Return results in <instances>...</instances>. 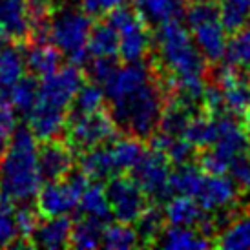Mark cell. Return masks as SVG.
Listing matches in <instances>:
<instances>
[{"instance_id": "obj_34", "label": "cell", "mask_w": 250, "mask_h": 250, "mask_svg": "<svg viewBox=\"0 0 250 250\" xmlns=\"http://www.w3.org/2000/svg\"><path fill=\"white\" fill-rule=\"evenodd\" d=\"M106 103V93L104 88L97 83H86L84 81L83 86L79 88L77 95L73 97L70 111L75 113H90V111L103 110Z\"/></svg>"}, {"instance_id": "obj_21", "label": "cell", "mask_w": 250, "mask_h": 250, "mask_svg": "<svg viewBox=\"0 0 250 250\" xmlns=\"http://www.w3.org/2000/svg\"><path fill=\"white\" fill-rule=\"evenodd\" d=\"M133 9L145 24L161 26L183 15V0H133Z\"/></svg>"}, {"instance_id": "obj_7", "label": "cell", "mask_w": 250, "mask_h": 250, "mask_svg": "<svg viewBox=\"0 0 250 250\" xmlns=\"http://www.w3.org/2000/svg\"><path fill=\"white\" fill-rule=\"evenodd\" d=\"M64 132H66V143L71 146V150L83 153L95 146L110 143L115 137L117 125L110 111H106L104 108L90 113L68 111Z\"/></svg>"}, {"instance_id": "obj_46", "label": "cell", "mask_w": 250, "mask_h": 250, "mask_svg": "<svg viewBox=\"0 0 250 250\" xmlns=\"http://www.w3.org/2000/svg\"><path fill=\"white\" fill-rule=\"evenodd\" d=\"M4 41H6V35H4V31L0 29V48L4 46Z\"/></svg>"}, {"instance_id": "obj_42", "label": "cell", "mask_w": 250, "mask_h": 250, "mask_svg": "<svg viewBox=\"0 0 250 250\" xmlns=\"http://www.w3.org/2000/svg\"><path fill=\"white\" fill-rule=\"evenodd\" d=\"M123 0H81V11L90 19H106Z\"/></svg>"}, {"instance_id": "obj_35", "label": "cell", "mask_w": 250, "mask_h": 250, "mask_svg": "<svg viewBox=\"0 0 250 250\" xmlns=\"http://www.w3.org/2000/svg\"><path fill=\"white\" fill-rule=\"evenodd\" d=\"M183 137L194 148L207 150L208 146H212L215 139V119L203 117V115L194 117L192 115V119L188 121L187 128H185Z\"/></svg>"}, {"instance_id": "obj_1", "label": "cell", "mask_w": 250, "mask_h": 250, "mask_svg": "<svg viewBox=\"0 0 250 250\" xmlns=\"http://www.w3.org/2000/svg\"><path fill=\"white\" fill-rule=\"evenodd\" d=\"M153 41L159 51V61L168 71L181 101L190 106L195 101H201L203 90L207 86V64L190 31L179 21H170L157 26Z\"/></svg>"}, {"instance_id": "obj_29", "label": "cell", "mask_w": 250, "mask_h": 250, "mask_svg": "<svg viewBox=\"0 0 250 250\" xmlns=\"http://www.w3.org/2000/svg\"><path fill=\"white\" fill-rule=\"evenodd\" d=\"M6 93L9 104L13 106L15 111L28 115L29 111L33 110V106L37 103V95H39V83L37 77L33 75H24L21 77L17 83L9 88Z\"/></svg>"}, {"instance_id": "obj_28", "label": "cell", "mask_w": 250, "mask_h": 250, "mask_svg": "<svg viewBox=\"0 0 250 250\" xmlns=\"http://www.w3.org/2000/svg\"><path fill=\"white\" fill-rule=\"evenodd\" d=\"M88 53L91 57H119V33L110 22H101L91 28Z\"/></svg>"}, {"instance_id": "obj_41", "label": "cell", "mask_w": 250, "mask_h": 250, "mask_svg": "<svg viewBox=\"0 0 250 250\" xmlns=\"http://www.w3.org/2000/svg\"><path fill=\"white\" fill-rule=\"evenodd\" d=\"M119 64L113 57H93V62L90 66V79L93 83L104 86V83L113 75Z\"/></svg>"}, {"instance_id": "obj_15", "label": "cell", "mask_w": 250, "mask_h": 250, "mask_svg": "<svg viewBox=\"0 0 250 250\" xmlns=\"http://www.w3.org/2000/svg\"><path fill=\"white\" fill-rule=\"evenodd\" d=\"M0 29L15 44H28L31 41L28 0H0Z\"/></svg>"}, {"instance_id": "obj_19", "label": "cell", "mask_w": 250, "mask_h": 250, "mask_svg": "<svg viewBox=\"0 0 250 250\" xmlns=\"http://www.w3.org/2000/svg\"><path fill=\"white\" fill-rule=\"evenodd\" d=\"M71 219L68 215H55V217H44L39 221L35 232L31 236V249H64L70 243Z\"/></svg>"}, {"instance_id": "obj_45", "label": "cell", "mask_w": 250, "mask_h": 250, "mask_svg": "<svg viewBox=\"0 0 250 250\" xmlns=\"http://www.w3.org/2000/svg\"><path fill=\"white\" fill-rule=\"evenodd\" d=\"M243 130H245V133H247V137H249V141H250V110L245 113V125H243Z\"/></svg>"}, {"instance_id": "obj_4", "label": "cell", "mask_w": 250, "mask_h": 250, "mask_svg": "<svg viewBox=\"0 0 250 250\" xmlns=\"http://www.w3.org/2000/svg\"><path fill=\"white\" fill-rule=\"evenodd\" d=\"M187 26L194 44L201 51L205 61L219 62L227 53V29L219 21L214 0H194L185 13Z\"/></svg>"}, {"instance_id": "obj_43", "label": "cell", "mask_w": 250, "mask_h": 250, "mask_svg": "<svg viewBox=\"0 0 250 250\" xmlns=\"http://www.w3.org/2000/svg\"><path fill=\"white\" fill-rule=\"evenodd\" d=\"M17 239H19V232L15 225L13 210H6L0 207V249L15 247Z\"/></svg>"}, {"instance_id": "obj_38", "label": "cell", "mask_w": 250, "mask_h": 250, "mask_svg": "<svg viewBox=\"0 0 250 250\" xmlns=\"http://www.w3.org/2000/svg\"><path fill=\"white\" fill-rule=\"evenodd\" d=\"M137 234L143 243H152L155 237L161 236L163 232V223H165V214L161 210L153 208V207H146L145 212L139 215L137 219Z\"/></svg>"}, {"instance_id": "obj_8", "label": "cell", "mask_w": 250, "mask_h": 250, "mask_svg": "<svg viewBox=\"0 0 250 250\" xmlns=\"http://www.w3.org/2000/svg\"><path fill=\"white\" fill-rule=\"evenodd\" d=\"M90 179L79 170L71 172L66 179L48 181L44 187L39 188L35 195V208L41 217H55L68 215L71 210L79 207V199L83 190L88 187Z\"/></svg>"}, {"instance_id": "obj_44", "label": "cell", "mask_w": 250, "mask_h": 250, "mask_svg": "<svg viewBox=\"0 0 250 250\" xmlns=\"http://www.w3.org/2000/svg\"><path fill=\"white\" fill-rule=\"evenodd\" d=\"M201 101L210 113H217L219 115L225 110V99H223V91L219 86H205Z\"/></svg>"}, {"instance_id": "obj_14", "label": "cell", "mask_w": 250, "mask_h": 250, "mask_svg": "<svg viewBox=\"0 0 250 250\" xmlns=\"http://www.w3.org/2000/svg\"><path fill=\"white\" fill-rule=\"evenodd\" d=\"M239 188L227 174H205L199 192L194 199L205 212H223L237 199Z\"/></svg>"}, {"instance_id": "obj_39", "label": "cell", "mask_w": 250, "mask_h": 250, "mask_svg": "<svg viewBox=\"0 0 250 250\" xmlns=\"http://www.w3.org/2000/svg\"><path fill=\"white\" fill-rule=\"evenodd\" d=\"M15 128H17V119H15L13 106L9 104L6 93L0 91V159L7 152Z\"/></svg>"}, {"instance_id": "obj_36", "label": "cell", "mask_w": 250, "mask_h": 250, "mask_svg": "<svg viewBox=\"0 0 250 250\" xmlns=\"http://www.w3.org/2000/svg\"><path fill=\"white\" fill-rule=\"evenodd\" d=\"M225 57L236 68H250V24L234 33L227 44Z\"/></svg>"}, {"instance_id": "obj_26", "label": "cell", "mask_w": 250, "mask_h": 250, "mask_svg": "<svg viewBox=\"0 0 250 250\" xmlns=\"http://www.w3.org/2000/svg\"><path fill=\"white\" fill-rule=\"evenodd\" d=\"M79 168L86 177L90 181H101L110 179V175L115 172L113 170V165H111L110 153H108V148L104 145L95 146L91 150H86V152L81 153V159H79Z\"/></svg>"}, {"instance_id": "obj_10", "label": "cell", "mask_w": 250, "mask_h": 250, "mask_svg": "<svg viewBox=\"0 0 250 250\" xmlns=\"http://www.w3.org/2000/svg\"><path fill=\"white\" fill-rule=\"evenodd\" d=\"M133 181L141 187L148 199L155 203H165L174 194L170 187V161L157 148L145 150L141 159L130 170Z\"/></svg>"}, {"instance_id": "obj_12", "label": "cell", "mask_w": 250, "mask_h": 250, "mask_svg": "<svg viewBox=\"0 0 250 250\" xmlns=\"http://www.w3.org/2000/svg\"><path fill=\"white\" fill-rule=\"evenodd\" d=\"M106 197L110 203L111 215L121 223H135L148 207V197L133 177L115 175L106 183Z\"/></svg>"}, {"instance_id": "obj_32", "label": "cell", "mask_w": 250, "mask_h": 250, "mask_svg": "<svg viewBox=\"0 0 250 250\" xmlns=\"http://www.w3.org/2000/svg\"><path fill=\"white\" fill-rule=\"evenodd\" d=\"M217 245L225 250H250V210L223 230Z\"/></svg>"}, {"instance_id": "obj_22", "label": "cell", "mask_w": 250, "mask_h": 250, "mask_svg": "<svg viewBox=\"0 0 250 250\" xmlns=\"http://www.w3.org/2000/svg\"><path fill=\"white\" fill-rule=\"evenodd\" d=\"M159 245L168 250H197L208 249L210 241L195 227H177L170 225L159 236Z\"/></svg>"}, {"instance_id": "obj_9", "label": "cell", "mask_w": 250, "mask_h": 250, "mask_svg": "<svg viewBox=\"0 0 250 250\" xmlns=\"http://www.w3.org/2000/svg\"><path fill=\"white\" fill-rule=\"evenodd\" d=\"M106 19L119 33V57L125 62H143L152 41L137 11L121 4Z\"/></svg>"}, {"instance_id": "obj_11", "label": "cell", "mask_w": 250, "mask_h": 250, "mask_svg": "<svg viewBox=\"0 0 250 250\" xmlns=\"http://www.w3.org/2000/svg\"><path fill=\"white\" fill-rule=\"evenodd\" d=\"M84 83V73L81 66L66 64L62 68L53 71L51 75L44 77L39 84L37 103L46 106H53L59 110L70 111L73 97Z\"/></svg>"}, {"instance_id": "obj_20", "label": "cell", "mask_w": 250, "mask_h": 250, "mask_svg": "<svg viewBox=\"0 0 250 250\" xmlns=\"http://www.w3.org/2000/svg\"><path fill=\"white\" fill-rule=\"evenodd\" d=\"M165 205V221L170 225H177V227H195L199 229L201 223L207 219L205 217V210L201 208V205L195 201L190 195H170Z\"/></svg>"}, {"instance_id": "obj_25", "label": "cell", "mask_w": 250, "mask_h": 250, "mask_svg": "<svg viewBox=\"0 0 250 250\" xmlns=\"http://www.w3.org/2000/svg\"><path fill=\"white\" fill-rule=\"evenodd\" d=\"M103 230H104V227H103L101 219L84 215V217L71 223L68 247L79 250L97 249V247H101V241H103Z\"/></svg>"}, {"instance_id": "obj_40", "label": "cell", "mask_w": 250, "mask_h": 250, "mask_svg": "<svg viewBox=\"0 0 250 250\" xmlns=\"http://www.w3.org/2000/svg\"><path fill=\"white\" fill-rule=\"evenodd\" d=\"M229 174L232 181L245 192H250V155L247 152L230 161Z\"/></svg>"}, {"instance_id": "obj_6", "label": "cell", "mask_w": 250, "mask_h": 250, "mask_svg": "<svg viewBox=\"0 0 250 250\" xmlns=\"http://www.w3.org/2000/svg\"><path fill=\"white\" fill-rule=\"evenodd\" d=\"M91 31V19L83 11H61L53 15L49 41L61 49L71 62L81 66L88 59V39Z\"/></svg>"}, {"instance_id": "obj_16", "label": "cell", "mask_w": 250, "mask_h": 250, "mask_svg": "<svg viewBox=\"0 0 250 250\" xmlns=\"http://www.w3.org/2000/svg\"><path fill=\"white\" fill-rule=\"evenodd\" d=\"M217 86L223 91L225 110L236 115H245L250 110V79L239 75L236 66L229 64L219 70Z\"/></svg>"}, {"instance_id": "obj_24", "label": "cell", "mask_w": 250, "mask_h": 250, "mask_svg": "<svg viewBox=\"0 0 250 250\" xmlns=\"http://www.w3.org/2000/svg\"><path fill=\"white\" fill-rule=\"evenodd\" d=\"M106 148H108L111 165H113V170H115V172L132 170V168L135 167V163L141 159L143 152H145L141 139L139 137H133V135L113 137Z\"/></svg>"}, {"instance_id": "obj_27", "label": "cell", "mask_w": 250, "mask_h": 250, "mask_svg": "<svg viewBox=\"0 0 250 250\" xmlns=\"http://www.w3.org/2000/svg\"><path fill=\"white\" fill-rule=\"evenodd\" d=\"M79 208L84 215H90V217H95V219H101L104 223L111 217V210H110V203H108V197H106V190L104 187L93 181V183H88V187L83 190L81 194V199H79Z\"/></svg>"}, {"instance_id": "obj_31", "label": "cell", "mask_w": 250, "mask_h": 250, "mask_svg": "<svg viewBox=\"0 0 250 250\" xmlns=\"http://www.w3.org/2000/svg\"><path fill=\"white\" fill-rule=\"evenodd\" d=\"M205 170L201 167H195L190 163L185 165H177V170L170 174V187L174 194H183L195 197L199 192L203 179H205Z\"/></svg>"}, {"instance_id": "obj_18", "label": "cell", "mask_w": 250, "mask_h": 250, "mask_svg": "<svg viewBox=\"0 0 250 250\" xmlns=\"http://www.w3.org/2000/svg\"><path fill=\"white\" fill-rule=\"evenodd\" d=\"M66 119H68L66 110L35 103L33 110L28 113V128L33 132L37 143L55 139L59 133L64 132Z\"/></svg>"}, {"instance_id": "obj_13", "label": "cell", "mask_w": 250, "mask_h": 250, "mask_svg": "<svg viewBox=\"0 0 250 250\" xmlns=\"http://www.w3.org/2000/svg\"><path fill=\"white\" fill-rule=\"evenodd\" d=\"M37 165L44 183L66 179L73 172L75 152L66 141L48 139L37 146Z\"/></svg>"}, {"instance_id": "obj_23", "label": "cell", "mask_w": 250, "mask_h": 250, "mask_svg": "<svg viewBox=\"0 0 250 250\" xmlns=\"http://www.w3.org/2000/svg\"><path fill=\"white\" fill-rule=\"evenodd\" d=\"M26 75L24 44H15L0 48V91H7L21 77Z\"/></svg>"}, {"instance_id": "obj_33", "label": "cell", "mask_w": 250, "mask_h": 250, "mask_svg": "<svg viewBox=\"0 0 250 250\" xmlns=\"http://www.w3.org/2000/svg\"><path fill=\"white\" fill-rule=\"evenodd\" d=\"M139 243V234L137 230L130 227V223H113L108 225L103 230V241L101 247L110 250H128L133 249L135 245Z\"/></svg>"}, {"instance_id": "obj_2", "label": "cell", "mask_w": 250, "mask_h": 250, "mask_svg": "<svg viewBox=\"0 0 250 250\" xmlns=\"http://www.w3.org/2000/svg\"><path fill=\"white\" fill-rule=\"evenodd\" d=\"M41 185L35 135L28 126H17L0 159V207L15 210L17 205L35 199Z\"/></svg>"}, {"instance_id": "obj_5", "label": "cell", "mask_w": 250, "mask_h": 250, "mask_svg": "<svg viewBox=\"0 0 250 250\" xmlns=\"http://www.w3.org/2000/svg\"><path fill=\"white\" fill-rule=\"evenodd\" d=\"M249 137L243 126L229 115L215 119V139L199 157V167L208 174H227L230 161L247 152Z\"/></svg>"}, {"instance_id": "obj_37", "label": "cell", "mask_w": 250, "mask_h": 250, "mask_svg": "<svg viewBox=\"0 0 250 250\" xmlns=\"http://www.w3.org/2000/svg\"><path fill=\"white\" fill-rule=\"evenodd\" d=\"M13 217L15 225H17V232H19V239H21L15 243V247H31V236H33L37 225L41 221V214L37 212V208L22 203L21 208L13 210Z\"/></svg>"}, {"instance_id": "obj_3", "label": "cell", "mask_w": 250, "mask_h": 250, "mask_svg": "<svg viewBox=\"0 0 250 250\" xmlns=\"http://www.w3.org/2000/svg\"><path fill=\"white\" fill-rule=\"evenodd\" d=\"M110 106L115 125L128 132V135L139 139H146L155 133L165 110L163 91L153 77L137 88L111 99Z\"/></svg>"}, {"instance_id": "obj_17", "label": "cell", "mask_w": 250, "mask_h": 250, "mask_svg": "<svg viewBox=\"0 0 250 250\" xmlns=\"http://www.w3.org/2000/svg\"><path fill=\"white\" fill-rule=\"evenodd\" d=\"M62 53L51 41L44 42H28L24 44V61H26V71L37 79L51 75L59 70Z\"/></svg>"}, {"instance_id": "obj_30", "label": "cell", "mask_w": 250, "mask_h": 250, "mask_svg": "<svg viewBox=\"0 0 250 250\" xmlns=\"http://www.w3.org/2000/svg\"><path fill=\"white\" fill-rule=\"evenodd\" d=\"M215 6L219 21L230 33L250 24V0H215Z\"/></svg>"}]
</instances>
